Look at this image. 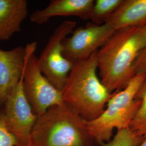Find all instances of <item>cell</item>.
<instances>
[{
    "instance_id": "obj_14",
    "label": "cell",
    "mask_w": 146,
    "mask_h": 146,
    "mask_svg": "<svg viewBox=\"0 0 146 146\" xmlns=\"http://www.w3.org/2000/svg\"><path fill=\"white\" fill-rule=\"evenodd\" d=\"M136 98L141 101L140 106L132 120L129 128L138 135L146 137V79L139 89Z\"/></svg>"
},
{
    "instance_id": "obj_12",
    "label": "cell",
    "mask_w": 146,
    "mask_h": 146,
    "mask_svg": "<svg viewBox=\"0 0 146 146\" xmlns=\"http://www.w3.org/2000/svg\"><path fill=\"white\" fill-rule=\"evenodd\" d=\"M27 15L26 0H0V40H9L20 31Z\"/></svg>"
},
{
    "instance_id": "obj_16",
    "label": "cell",
    "mask_w": 146,
    "mask_h": 146,
    "mask_svg": "<svg viewBox=\"0 0 146 146\" xmlns=\"http://www.w3.org/2000/svg\"><path fill=\"white\" fill-rule=\"evenodd\" d=\"M17 146L19 145L15 137L5 127L3 108H0V146Z\"/></svg>"
},
{
    "instance_id": "obj_10",
    "label": "cell",
    "mask_w": 146,
    "mask_h": 146,
    "mask_svg": "<svg viewBox=\"0 0 146 146\" xmlns=\"http://www.w3.org/2000/svg\"><path fill=\"white\" fill-rule=\"evenodd\" d=\"M94 1L53 0L44 9L34 11L30 17V21L37 25H43L56 16H76L83 20H88Z\"/></svg>"
},
{
    "instance_id": "obj_15",
    "label": "cell",
    "mask_w": 146,
    "mask_h": 146,
    "mask_svg": "<svg viewBox=\"0 0 146 146\" xmlns=\"http://www.w3.org/2000/svg\"><path fill=\"white\" fill-rule=\"evenodd\" d=\"M145 139L138 135L129 128L117 130L112 140L100 144L101 146H139Z\"/></svg>"
},
{
    "instance_id": "obj_13",
    "label": "cell",
    "mask_w": 146,
    "mask_h": 146,
    "mask_svg": "<svg viewBox=\"0 0 146 146\" xmlns=\"http://www.w3.org/2000/svg\"><path fill=\"white\" fill-rule=\"evenodd\" d=\"M123 0H96L94 1L90 20L98 25L105 23L107 20L115 11Z\"/></svg>"
},
{
    "instance_id": "obj_18",
    "label": "cell",
    "mask_w": 146,
    "mask_h": 146,
    "mask_svg": "<svg viewBox=\"0 0 146 146\" xmlns=\"http://www.w3.org/2000/svg\"><path fill=\"white\" fill-rule=\"evenodd\" d=\"M139 146H146V137Z\"/></svg>"
},
{
    "instance_id": "obj_8",
    "label": "cell",
    "mask_w": 146,
    "mask_h": 146,
    "mask_svg": "<svg viewBox=\"0 0 146 146\" xmlns=\"http://www.w3.org/2000/svg\"><path fill=\"white\" fill-rule=\"evenodd\" d=\"M115 31L107 23L98 25L88 22L78 27L63 41V55L73 64L88 59L98 51Z\"/></svg>"
},
{
    "instance_id": "obj_11",
    "label": "cell",
    "mask_w": 146,
    "mask_h": 146,
    "mask_svg": "<svg viewBox=\"0 0 146 146\" xmlns=\"http://www.w3.org/2000/svg\"><path fill=\"white\" fill-rule=\"evenodd\" d=\"M105 23L115 31L146 26V0H123Z\"/></svg>"
},
{
    "instance_id": "obj_19",
    "label": "cell",
    "mask_w": 146,
    "mask_h": 146,
    "mask_svg": "<svg viewBox=\"0 0 146 146\" xmlns=\"http://www.w3.org/2000/svg\"></svg>"
},
{
    "instance_id": "obj_4",
    "label": "cell",
    "mask_w": 146,
    "mask_h": 146,
    "mask_svg": "<svg viewBox=\"0 0 146 146\" xmlns=\"http://www.w3.org/2000/svg\"><path fill=\"white\" fill-rule=\"evenodd\" d=\"M146 79L144 74L135 75L125 88L115 92L98 118L86 121L89 131L98 145L110 141L114 128H129L141 104L136 96Z\"/></svg>"
},
{
    "instance_id": "obj_3",
    "label": "cell",
    "mask_w": 146,
    "mask_h": 146,
    "mask_svg": "<svg viewBox=\"0 0 146 146\" xmlns=\"http://www.w3.org/2000/svg\"><path fill=\"white\" fill-rule=\"evenodd\" d=\"M84 120L68 104L50 107L37 117L30 146H96Z\"/></svg>"
},
{
    "instance_id": "obj_17",
    "label": "cell",
    "mask_w": 146,
    "mask_h": 146,
    "mask_svg": "<svg viewBox=\"0 0 146 146\" xmlns=\"http://www.w3.org/2000/svg\"><path fill=\"white\" fill-rule=\"evenodd\" d=\"M133 68L135 75L141 74L146 76V44L136 59Z\"/></svg>"
},
{
    "instance_id": "obj_9",
    "label": "cell",
    "mask_w": 146,
    "mask_h": 146,
    "mask_svg": "<svg viewBox=\"0 0 146 146\" xmlns=\"http://www.w3.org/2000/svg\"><path fill=\"white\" fill-rule=\"evenodd\" d=\"M25 48L19 46L10 50L0 49V107L19 82L24 69Z\"/></svg>"
},
{
    "instance_id": "obj_7",
    "label": "cell",
    "mask_w": 146,
    "mask_h": 146,
    "mask_svg": "<svg viewBox=\"0 0 146 146\" xmlns=\"http://www.w3.org/2000/svg\"><path fill=\"white\" fill-rule=\"evenodd\" d=\"M7 129L15 137L19 146H30L31 131L38 116L32 110L23 89L21 78L3 104Z\"/></svg>"
},
{
    "instance_id": "obj_5",
    "label": "cell",
    "mask_w": 146,
    "mask_h": 146,
    "mask_svg": "<svg viewBox=\"0 0 146 146\" xmlns=\"http://www.w3.org/2000/svg\"><path fill=\"white\" fill-rule=\"evenodd\" d=\"M36 41L25 47L26 55L23 72V89L34 113L38 116L55 106L62 104L61 91L55 88L43 74L38 58L35 55Z\"/></svg>"
},
{
    "instance_id": "obj_6",
    "label": "cell",
    "mask_w": 146,
    "mask_h": 146,
    "mask_svg": "<svg viewBox=\"0 0 146 146\" xmlns=\"http://www.w3.org/2000/svg\"><path fill=\"white\" fill-rule=\"evenodd\" d=\"M76 25L75 21L63 22L55 29L38 58L43 74L59 90L66 83L73 64L63 55V41L71 34Z\"/></svg>"
},
{
    "instance_id": "obj_2",
    "label": "cell",
    "mask_w": 146,
    "mask_h": 146,
    "mask_svg": "<svg viewBox=\"0 0 146 146\" xmlns=\"http://www.w3.org/2000/svg\"><path fill=\"white\" fill-rule=\"evenodd\" d=\"M98 52L73 64L61 90L64 102L86 121L98 118L115 93H110L98 76Z\"/></svg>"
},
{
    "instance_id": "obj_1",
    "label": "cell",
    "mask_w": 146,
    "mask_h": 146,
    "mask_svg": "<svg viewBox=\"0 0 146 146\" xmlns=\"http://www.w3.org/2000/svg\"><path fill=\"white\" fill-rule=\"evenodd\" d=\"M146 44V26L116 31L98 52L101 81L110 93L125 88L135 75L134 64Z\"/></svg>"
}]
</instances>
